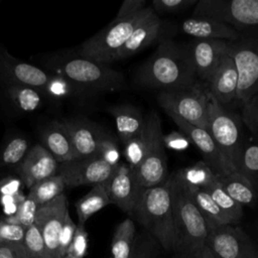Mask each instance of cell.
<instances>
[{
  "label": "cell",
  "instance_id": "19",
  "mask_svg": "<svg viewBox=\"0 0 258 258\" xmlns=\"http://www.w3.org/2000/svg\"><path fill=\"white\" fill-rule=\"evenodd\" d=\"M58 166L52 154L43 145L36 144L18 164L17 172L21 181L30 188L40 180L57 174Z\"/></svg>",
  "mask_w": 258,
  "mask_h": 258
},
{
  "label": "cell",
  "instance_id": "10",
  "mask_svg": "<svg viewBox=\"0 0 258 258\" xmlns=\"http://www.w3.org/2000/svg\"><path fill=\"white\" fill-rule=\"evenodd\" d=\"M206 246L220 258H258V247L239 225L209 231Z\"/></svg>",
  "mask_w": 258,
  "mask_h": 258
},
{
  "label": "cell",
  "instance_id": "3",
  "mask_svg": "<svg viewBox=\"0 0 258 258\" xmlns=\"http://www.w3.org/2000/svg\"><path fill=\"white\" fill-rule=\"evenodd\" d=\"M175 258H195L206 247L209 228L186 188L173 174Z\"/></svg>",
  "mask_w": 258,
  "mask_h": 258
},
{
  "label": "cell",
  "instance_id": "49",
  "mask_svg": "<svg viewBox=\"0 0 258 258\" xmlns=\"http://www.w3.org/2000/svg\"><path fill=\"white\" fill-rule=\"evenodd\" d=\"M19 184H20V181L18 179H15V178L4 179L0 183V192H1V195L15 196L20 192Z\"/></svg>",
  "mask_w": 258,
  "mask_h": 258
},
{
  "label": "cell",
  "instance_id": "42",
  "mask_svg": "<svg viewBox=\"0 0 258 258\" xmlns=\"http://www.w3.org/2000/svg\"><path fill=\"white\" fill-rule=\"evenodd\" d=\"M243 124L258 140V95L251 98L242 106L241 115Z\"/></svg>",
  "mask_w": 258,
  "mask_h": 258
},
{
  "label": "cell",
  "instance_id": "22",
  "mask_svg": "<svg viewBox=\"0 0 258 258\" xmlns=\"http://www.w3.org/2000/svg\"><path fill=\"white\" fill-rule=\"evenodd\" d=\"M181 33L194 37V39H218L234 42L240 38V34L231 26L211 18L190 17L179 23Z\"/></svg>",
  "mask_w": 258,
  "mask_h": 258
},
{
  "label": "cell",
  "instance_id": "32",
  "mask_svg": "<svg viewBox=\"0 0 258 258\" xmlns=\"http://www.w3.org/2000/svg\"><path fill=\"white\" fill-rule=\"evenodd\" d=\"M66 187L62 177L57 173L31 186L27 198L31 199L39 207L62 195Z\"/></svg>",
  "mask_w": 258,
  "mask_h": 258
},
{
  "label": "cell",
  "instance_id": "48",
  "mask_svg": "<svg viewBox=\"0 0 258 258\" xmlns=\"http://www.w3.org/2000/svg\"><path fill=\"white\" fill-rule=\"evenodd\" d=\"M0 258H28L24 243H0Z\"/></svg>",
  "mask_w": 258,
  "mask_h": 258
},
{
  "label": "cell",
  "instance_id": "7",
  "mask_svg": "<svg viewBox=\"0 0 258 258\" xmlns=\"http://www.w3.org/2000/svg\"><path fill=\"white\" fill-rule=\"evenodd\" d=\"M192 14L221 21L240 35L258 34V0H199Z\"/></svg>",
  "mask_w": 258,
  "mask_h": 258
},
{
  "label": "cell",
  "instance_id": "8",
  "mask_svg": "<svg viewBox=\"0 0 258 258\" xmlns=\"http://www.w3.org/2000/svg\"><path fill=\"white\" fill-rule=\"evenodd\" d=\"M157 101L166 114L208 131L210 94L205 84L199 82L186 89L159 92Z\"/></svg>",
  "mask_w": 258,
  "mask_h": 258
},
{
  "label": "cell",
  "instance_id": "35",
  "mask_svg": "<svg viewBox=\"0 0 258 258\" xmlns=\"http://www.w3.org/2000/svg\"><path fill=\"white\" fill-rule=\"evenodd\" d=\"M28 143L22 137H14L10 139L4 146L1 156L0 164L3 166L18 165L27 154Z\"/></svg>",
  "mask_w": 258,
  "mask_h": 258
},
{
  "label": "cell",
  "instance_id": "52",
  "mask_svg": "<svg viewBox=\"0 0 258 258\" xmlns=\"http://www.w3.org/2000/svg\"><path fill=\"white\" fill-rule=\"evenodd\" d=\"M156 258H162V257H158V256H157V257H156Z\"/></svg>",
  "mask_w": 258,
  "mask_h": 258
},
{
  "label": "cell",
  "instance_id": "33",
  "mask_svg": "<svg viewBox=\"0 0 258 258\" xmlns=\"http://www.w3.org/2000/svg\"><path fill=\"white\" fill-rule=\"evenodd\" d=\"M7 95L14 104L22 112H34L42 105L43 93L26 86H8Z\"/></svg>",
  "mask_w": 258,
  "mask_h": 258
},
{
  "label": "cell",
  "instance_id": "46",
  "mask_svg": "<svg viewBox=\"0 0 258 258\" xmlns=\"http://www.w3.org/2000/svg\"><path fill=\"white\" fill-rule=\"evenodd\" d=\"M76 229H77V225L74 223V221L70 217V214L68 213L66 216L64 222L62 224V227L59 233V238H58V251L61 258L64 257L67 254V251L74 238Z\"/></svg>",
  "mask_w": 258,
  "mask_h": 258
},
{
  "label": "cell",
  "instance_id": "21",
  "mask_svg": "<svg viewBox=\"0 0 258 258\" xmlns=\"http://www.w3.org/2000/svg\"><path fill=\"white\" fill-rule=\"evenodd\" d=\"M63 122L71 136L77 159L97 155L99 145L107 133L88 120L76 119Z\"/></svg>",
  "mask_w": 258,
  "mask_h": 258
},
{
  "label": "cell",
  "instance_id": "9",
  "mask_svg": "<svg viewBox=\"0 0 258 258\" xmlns=\"http://www.w3.org/2000/svg\"><path fill=\"white\" fill-rule=\"evenodd\" d=\"M230 53L239 76L236 101L243 106L258 95V34L240 35L230 42Z\"/></svg>",
  "mask_w": 258,
  "mask_h": 258
},
{
  "label": "cell",
  "instance_id": "4",
  "mask_svg": "<svg viewBox=\"0 0 258 258\" xmlns=\"http://www.w3.org/2000/svg\"><path fill=\"white\" fill-rule=\"evenodd\" d=\"M55 66L57 75L76 88L93 92H113L126 88L125 76L106 63L81 56L60 59Z\"/></svg>",
  "mask_w": 258,
  "mask_h": 258
},
{
  "label": "cell",
  "instance_id": "23",
  "mask_svg": "<svg viewBox=\"0 0 258 258\" xmlns=\"http://www.w3.org/2000/svg\"><path fill=\"white\" fill-rule=\"evenodd\" d=\"M161 127V120L155 111H151L145 116V127L135 137L131 138L123 145V155L125 162L136 169L143 161L147 150L152 142L155 132Z\"/></svg>",
  "mask_w": 258,
  "mask_h": 258
},
{
  "label": "cell",
  "instance_id": "1",
  "mask_svg": "<svg viewBox=\"0 0 258 258\" xmlns=\"http://www.w3.org/2000/svg\"><path fill=\"white\" fill-rule=\"evenodd\" d=\"M134 82L160 92L182 90L199 83L187 45L172 38L159 42L136 71Z\"/></svg>",
  "mask_w": 258,
  "mask_h": 258
},
{
  "label": "cell",
  "instance_id": "38",
  "mask_svg": "<svg viewBox=\"0 0 258 258\" xmlns=\"http://www.w3.org/2000/svg\"><path fill=\"white\" fill-rule=\"evenodd\" d=\"M37 208L38 206L31 199L26 197L18 206L16 213L11 217H7L5 220L9 223L20 225L26 229L34 224Z\"/></svg>",
  "mask_w": 258,
  "mask_h": 258
},
{
  "label": "cell",
  "instance_id": "43",
  "mask_svg": "<svg viewBox=\"0 0 258 258\" xmlns=\"http://www.w3.org/2000/svg\"><path fill=\"white\" fill-rule=\"evenodd\" d=\"M198 1L199 0H154L151 2L150 6L158 15L185 10L191 6H196Z\"/></svg>",
  "mask_w": 258,
  "mask_h": 258
},
{
  "label": "cell",
  "instance_id": "17",
  "mask_svg": "<svg viewBox=\"0 0 258 258\" xmlns=\"http://www.w3.org/2000/svg\"><path fill=\"white\" fill-rule=\"evenodd\" d=\"M162 129H157L141 164L135 169L138 181L143 188L164 182L168 177L167 156L162 142Z\"/></svg>",
  "mask_w": 258,
  "mask_h": 258
},
{
  "label": "cell",
  "instance_id": "31",
  "mask_svg": "<svg viewBox=\"0 0 258 258\" xmlns=\"http://www.w3.org/2000/svg\"><path fill=\"white\" fill-rule=\"evenodd\" d=\"M206 190L210 194L217 206L224 212V214L229 218L232 225H239L243 218L244 212L243 207L235 202L223 188L219 177L208 187Z\"/></svg>",
  "mask_w": 258,
  "mask_h": 258
},
{
  "label": "cell",
  "instance_id": "12",
  "mask_svg": "<svg viewBox=\"0 0 258 258\" xmlns=\"http://www.w3.org/2000/svg\"><path fill=\"white\" fill-rule=\"evenodd\" d=\"M115 169L116 167L111 166L99 156L95 155L60 163L57 173L62 177L66 186H94L109 180Z\"/></svg>",
  "mask_w": 258,
  "mask_h": 258
},
{
  "label": "cell",
  "instance_id": "26",
  "mask_svg": "<svg viewBox=\"0 0 258 258\" xmlns=\"http://www.w3.org/2000/svg\"><path fill=\"white\" fill-rule=\"evenodd\" d=\"M226 192L243 208H254L258 204V191L240 172L232 171L224 176H218Z\"/></svg>",
  "mask_w": 258,
  "mask_h": 258
},
{
  "label": "cell",
  "instance_id": "34",
  "mask_svg": "<svg viewBox=\"0 0 258 258\" xmlns=\"http://www.w3.org/2000/svg\"><path fill=\"white\" fill-rule=\"evenodd\" d=\"M237 171L244 175L258 191V143H245Z\"/></svg>",
  "mask_w": 258,
  "mask_h": 258
},
{
  "label": "cell",
  "instance_id": "44",
  "mask_svg": "<svg viewBox=\"0 0 258 258\" xmlns=\"http://www.w3.org/2000/svg\"><path fill=\"white\" fill-rule=\"evenodd\" d=\"M24 235V227L0 220V243H22Z\"/></svg>",
  "mask_w": 258,
  "mask_h": 258
},
{
  "label": "cell",
  "instance_id": "11",
  "mask_svg": "<svg viewBox=\"0 0 258 258\" xmlns=\"http://www.w3.org/2000/svg\"><path fill=\"white\" fill-rule=\"evenodd\" d=\"M68 213L64 194L37 208L34 224L41 234L46 258H61L58 251V238Z\"/></svg>",
  "mask_w": 258,
  "mask_h": 258
},
{
  "label": "cell",
  "instance_id": "27",
  "mask_svg": "<svg viewBox=\"0 0 258 258\" xmlns=\"http://www.w3.org/2000/svg\"><path fill=\"white\" fill-rule=\"evenodd\" d=\"M185 188L191 197L197 208L205 218L209 231L221 226L232 225L229 218L217 206V204L214 202V200L206 189L195 187Z\"/></svg>",
  "mask_w": 258,
  "mask_h": 258
},
{
  "label": "cell",
  "instance_id": "24",
  "mask_svg": "<svg viewBox=\"0 0 258 258\" xmlns=\"http://www.w3.org/2000/svg\"><path fill=\"white\" fill-rule=\"evenodd\" d=\"M41 138L44 147L60 164L77 159L72 139L64 122L53 121L42 131Z\"/></svg>",
  "mask_w": 258,
  "mask_h": 258
},
{
  "label": "cell",
  "instance_id": "47",
  "mask_svg": "<svg viewBox=\"0 0 258 258\" xmlns=\"http://www.w3.org/2000/svg\"><path fill=\"white\" fill-rule=\"evenodd\" d=\"M146 6L147 2L145 0H125L113 20H120L132 16L144 9Z\"/></svg>",
  "mask_w": 258,
  "mask_h": 258
},
{
  "label": "cell",
  "instance_id": "45",
  "mask_svg": "<svg viewBox=\"0 0 258 258\" xmlns=\"http://www.w3.org/2000/svg\"><path fill=\"white\" fill-rule=\"evenodd\" d=\"M162 142L165 148L173 151H184L190 146V141L180 130H172L162 135Z\"/></svg>",
  "mask_w": 258,
  "mask_h": 258
},
{
  "label": "cell",
  "instance_id": "37",
  "mask_svg": "<svg viewBox=\"0 0 258 258\" xmlns=\"http://www.w3.org/2000/svg\"><path fill=\"white\" fill-rule=\"evenodd\" d=\"M23 243L28 258H46L43 240L35 224L25 229Z\"/></svg>",
  "mask_w": 258,
  "mask_h": 258
},
{
  "label": "cell",
  "instance_id": "25",
  "mask_svg": "<svg viewBox=\"0 0 258 258\" xmlns=\"http://www.w3.org/2000/svg\"><path fill=\"white\" fill-rule=\"evenodd\" d=\"M108 112L115 120L117 135L122 145L138 135L145 127V116L133 105H114L108 108Z\"/></svg>",
  "mask_w": 258,
  "mask_h": 258
},
{
  "label": "cell",
  "instance_id": "41",
  "mask_svg": "<svg viewBox=\"0 0 258 258\" xmlns=\"http://www.w3.org/2000/svg\"><path fill=\"white\" fill-rule=\"evenodd\" d=\"M88 232L84 225L78 224L74 238L66 255L71 258H84L88 252Z\"/></svg>",
  "mask_w": 258,
  "mask_h": 258
},
{
  "label": "cell",
  "instance_id": "20",
  "mask_svg": "<svg viewBox=\"0 0 258 258\" xmlns=\"http://www.w3.org/2000/svg\"><path fill=\"white\" fill-rule=\"evenodd\" d=\"M239 76L230 51L221 59L220 63L205 84L209 94L221 105L228 107L237 99Z\"/></svg>",
  "mask_w": 258,
  "mask_h": 258
},
{
  "label": "cell",
  "instance_id": "30",
  "mask_svg": "<svg viewBox=\"0 0 258 258\" xmlns=\"http://www.w3.org/2000/svg\"><path fill=\"white\" fill-rule=\"evenodd\" d=\"M134 220L127 218L119 223L114 231L111 242V258H130L136 241Z\"/></svg>",
  "mask_w": 258,
  "mask_h": 258
},
{
  "label": "cell",
  "instance_id": "6",
  "mask_svg": "<svg viewBox=\"0 0 258 258\" xmlns=\"http://www.w3.org/2000/svg\"><path fill=\"white\" fill-rule=\"evenodd\" d=\"M208 132L234 171L238 170L242 150L246 143L243 136L241 115L219 104L211 95L209 103Z\"/></svg>",
  "mask_w": 258,
  "mask_h": 258
},
{
  "label": "cell",
  "instance_id": "2",
  "mask_svg": "<svg viewBox=\"0 0 258 258\" xmlns=\"http://www.w3.org/2000/svg\"><path fill=\"white\" fill-rule=\"evenodd\" d=\"M130 216L167 252H173V173L155 186L144 188Z\"/></svg>",
  "mask_w": 258,
  "mask_h": 258
},
{
  "label": "cell",
  "instance_id": "39",
  "mask_svg": "<svg viewBox=\"0 0 258 258\" xmlns=\"http://www.w3.org/2000/svg\"><path fill=\"white\" fill-rule=\"evenodd\" d=\"M76 87L59 75L49 76L43 94L54 99H63L75 92Z\"/></svg>",
  "mask_w": 258,
  "mask_h": 258
},
{
  "label": "cell",
  "instance_id": "15",
  "mask_svg": "<svg viewBox=\"0 0 258 258\" xmlns=\"http://www.w3.org/2000/svg\"><path fill=\"white\" fill-rule=\"evenodd\" d=\"M167 115L176 124L178 129L186 135L190 143L200 150L203 160L217 176H224L234 171L207 130L190 125L173 114L169 113Z\"/></svg>",
  "mask_w": 258,
  "mask_h": 258
},
{
  "label": "cell",
  "instance_id": "14",
  "mask_svg": "<svg viewBox=\"0 0 258 258\" xmlns=\"http://www.w3.org/2000/svg\"><path fill=\"white\" fill-rule=\"evenodd\" d=\"M110 203L121 211L131 214L134 210L143 187L140 185L135 169L126 162H120L107 181Z\"/></svg>",
  "mask_w": 258,
  "mask_h": 258
},
{
  "label": "cell",
  "instance_id": "50",
  "mask_svg": "<svg viewBox=\"0 0 258 258\" xmlns=\"http://www.w3.org/2000/svg\"><path fill=\"white\" fill-rule=\"evenodd\" d=\"M195 258H220L219 256H217L216 254H214L207 246L200 252V254H198Z\"/></svg>",
  "mask_w": 258,
  "mask_h": 258
},
{
  "label": "cell",
  "instance_id": "29",
  "mask_svg": "<svg viewBox=\"0 0 258 258\" xmlns=\"http://www.w3.org/2000/svg\"><path fill=\"white\" fill-rule=\"evenodd\" d=\"M175 179L184 187L208 188L217 178L209 165L202 159L192 165L185 166L173 172Z\"/></svg>",
  "mask_w": 258,
  "mask_h": 258
},
{
  "label": "cell",
  "instance_id": "13",
  "mask_svg": "<svg viewBox=\"0 0 258 258\" xmlns=\"http://www.w3.org/2000/svg\"><path fill=\"white\" fill-rule=\"evenodd\" d=\"M172 33V24L162 20L153 12L135 27L128 40L116 54L115 61L128 58L153 43L171 38Z\"/></svg>",
  "mask_w": 258,
  "mask_h": 258
},
{
  "label": "cell",
  "instance_id": "40",
  "mask_svg": "<svg viewBox=\"0 0 258 258\" xmlns=\"http://www.w3.org/2000/svg\"><path fill=\"white\" fill-rule=\"evenodd\" d=\"M97 156H99L113 167H117L120 164L121 153L118 147V143L113 136L109 134L104 136L99 145Z\"/></svg>",
  "mask_w": 258,
  "mask_h": 258
},
{
  "label": "cell",
  "instance_id": "16",
  "mask_svg": "<svg viewBox=\"0 0 258 258\" xmlns=\"http://www.w3.org/2000/svg\"><path fill=\"white\" fill-rule=\"evenodd\" d=\"M199 82L206 84L221 59L230 51V42L218 39H194L188 45Z\"/></svg>",
  "mask_w": 258,
  "mask_h": 258
},
{
  "label": "cell",
  "instance_id": "18",
  "mask_svg": "<svg viewBox=\"0 0 258 258\" xmlns=\"http://www.w3.org/2000/svg\"><path fill=\"white\" fill-rule=\"evenodd\" d=\"M0 77L8 86H26L42 93L49 78L42 70L14 58L5 50L0 51Z\"/></svg>",
  "mask_w": 258,
  "mask_h": 258
},
{
  "label": "cell",
  "instance_id": "36",
  "mask_svg": "<svg viewBox=\"0 0 258 258\" xmlns=\"http://www.w3.org/2000/svg\"><path fill=\"white\" fill-rule=\"evenodd\" d=\"M158 243L146 231L137 234L133 252L130 258H156L158 252Z\"/></svg>",
  "mask_w": 258,
  "mask_h": 258
},
{
  "label": "cell",
  "instance_id": "5",
  "mask_svg": "<svg viewBox=\"0 0 258 258\" xmlns=\"http://www.w3.org/2000/svg\"><path fill=\"white\" fill-rule=\"evenodd\" d=\"M153 12L151 6L147 5L132 16L112 20L105 28L81 45V56L106 64L115 61L116 54L128 40L135 27Z\"/></svg>",
  "mask_w": 258,
  "mask_h": 258
},
{
  "label": "cell",
  "instance_id": "28",
  "mask_svg": "<svg viewBox=\"0 0 258 258\" xmlns=\"http://www.w3.org/2000/svg\"><path fill=\"white\" fill-rule=\"evenodd\" d=\"M108 181V180H107ZM107 181L94 185L91 190L77 201L76 211L79 225H84L97 212L108 206L110 203Z\"/></svg>",
  "mask_w": 258,
  "mask_h": 258
},
{
  "label": "cell",
  "instance_id": "51",
  "mask_svg": "<svg viewBox=\"0 0 258 258\" xmlns=\"http://www.w3.org/2000/svg\"><path fill=\"white\" fill-rule=\"evenodd\" d=\"M62 258H71V257H69V256H67V255H66V256H64V257H62Z\"/></svg>",
  "mask_w": 258,
  "mask_h": 258
}]
</instances>
